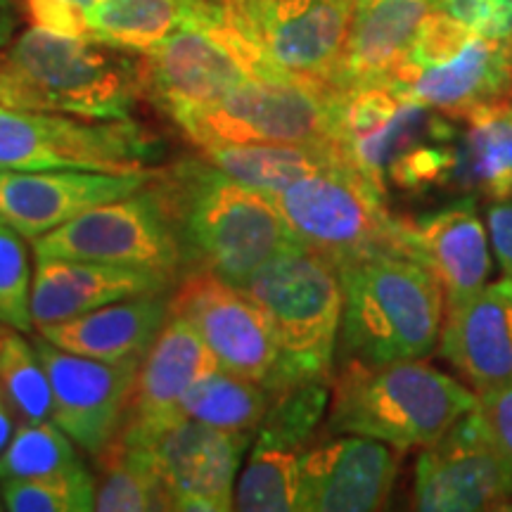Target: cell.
Returning a JSON list of instances; mask_svg holds the SVG:
<instances>
[{
  "label": "cell",
  "mask_w": 512,
  "mask_h": 512,
  "mask_svg": "<svg viewBox=\"0 0 512 512\" xmlns=\"http://www.w3.org/2000/svg\"><path fill=\"white\" fill-rule=\"evenodd\" d=\"M147 188L174 228L183 275L214 273L242 287L273 256L302 245L271 195L223 174L202 152L155 169Z\"/></svg>",
  "instance_id": "1"
},
{
  "label": "cell",
  "mask_w": 512,
  "mask_h": 512,
  "mask_svg": "<svg viewBox=\"0 0 512 512\" xmlns=\"http://www.w3.org/2000/svg\"><path fill=\"white\" fill-rule=\"evenodd\" d=\"M344 290L342 361H420L437 349L444 328V287L406 254L384 252L339 266Z\"/></svg>",
  "instance_id": "2"
},
{
  "label": "cell",
  "mask_w": 512,
  "mask_h": 512,
  "mask_svg": "<svg viewBox=\"0 0 512 512\" xmlns=\"http://www.w3.org/2000/svg\"><path fill=\"white\" fill-rule=\"evenodd\" d=\"M477 406L479 394L422 358L382 366L349 358L332 375L328 432L380 439L399 451L427 448Z\"/></svg>",
  "instance_id": "3"
},
{
  "label": "cell",
  "mask_w": 512,
  "mask_h": 512,
  "mask_svg": "<svg viewBox=\"0 0 512 512\" xmlns=\"http://www.w3.org/2000/svg\"><path fill=\"white\" fill-rule=\"evenodd\" d=\"M271 323L278 370L271 392L306 382H332L342 328L344 290L328 256L294 245L242 285Z\"/></svg>",
  "instance_id": "4"
},
{
  "label": "cell",
  "mask_w": 512,
  "mask_h": 512,
  "mask_svg": "<svg viewBox=\"0 0 512 512\" xmlns=\"http://www.w3.org/2000/svg\"><path fill=\"white\" fill-rule=\"evenodd\" d=\"M3 55L41 112L86 119H131L143 98L140 53L95 38L31 27Z\"/></svg>",
  "instance_id": "5"
},
{
  "label": "cell",
  "mask_w": 512,
  "mask_h": 512,
  "mask_svg": "<svg viewBox=\"0 0 512 512\" xmlns=\"http://www.w3.org/2000/svg\"><path fill=\"white\" fill-rule=\"evenodd\" d=\"M382 83L460 121L512 91V38H484L437 8Z\"/></svg>",
  "instance_id": "6"
},
{
  "label": "cell",
  "mask_w": 512,
  "mask_h": 512,
  "mask_svg": "<svg viewBox=\"0 0 512 512\" xmlns=\"http://www.w3.org/2000/svg\"><path fill=\"white\" fill-rule=\"evenodd\" d=\"M335 88L299 76H254L214 105L171 117L200 150L221 145H337Z\"/></svg>",
  "instance_id": "7"
},
{
  "label": "cell",
  "mask_w": 512,
  "mask_h": 512,
  "mask_svg": "<svg viewBox=\"0 0 512 512\" xmlns=\"http://www.w3.org/2000/svg\"><path fill=\"white\" fill-rule=\"evenodd\" d=\"M294 238L337 266L399 249V219L387 209V190L351 162L299 178L273 197Z\"/></svg>",
  "instance_id": "8"
},
{
  "label": "cell",
  "mask_w": 512,
  "mask_h": 512,
  "mask_svg": "<svg viewBox=\"0 0 512 512\" xmlns=\"http://www.w3.org/2000/svg\"><path fill=\"white\" fill-rule=\"evenodd\" d=\"M162 140L131 119L0 110V171L86 169L126 174L157 159Z\"/></svg>",
  "instance_id": "9"
},
{
  "label": "cell",
  "mask_w": 512,
  "mask_h": 512,
  "mask_svg": "<svg viewBox=\"0 0 512 512\" xmlns=\"http://www.w3.org/2000/svg\"><path fill=\"white\" fill-rule=\"evenodd\" d=\"M268 74L325 81L347 41L354 0H211Z\"/></svg>",
  "instance_id": "10"
},
{
  "label": "cell",
  "mask_w": 512,
  "mask_h": 512,
  "mask_svg": "<svg viewBox=\"0 0 512 512\" xmlns=\"http://www.w3.org/2000/svg\"><path fill=\"white\" fill-rule=\"evenodd\" d=\"M254 76L268 74L264 64L216 17L185 27L159 46L140 53L143 98L166 117L214 105Z\"/></svg>",
  "instance_id": "11"
},
{
  "label": "cell",
  "mask_w": 512,
  "mask_h": 512,
  "mask_svg": "<svg viewBox=\"0 0 512 512\" xmlns=\"http://www.w3.org/2000/svg\"><path fill=\"white\" fill-rule=\"evenodd\" d=\"M34 254L152 268L181 280L183 252L150 188L98 204L64 226L31 240Z\"/></svg>",
  "instance_id": "12"
},
{
  "label": "cell",
  "mask_w": 512,
  "mask_h": 512,
  "mask_svg": "<svg viewBox=\"0 0 512 512\" xmlns=\"http://www.w3.org/2000/svg\"><path fill=\"white\" fill-rule=\"evenodd\" d=\"M332 112L339 150L382 190L392 166L408 152L458 133L456 119L406 98L389 83L335 88Z\"/></svg>",
  "instance_id": "13"
},
{
  "label": "cell",
  "mask_w": 512,
  "mask_h": 512,
  "mask_svg": "<svg viewBox=\"0 0 512 512\" xmlns=\"http://www.w3.org/2000/svg\"><path fill=\"white\" fill-rule=\"evenodd\" d=\"M34 347L53 389V422L88 456H100L124 430L143 358L100 361L69 354L41 335Z\"/></svg>",
  "instance_id": "14"
},
{
  "label": "cell",
  "mask_w": 512,
  "mask_h": 512,
  "mask_svg": "<svg viewBox=\"0 0 512 512\" xmlns=\"http://www.w3.org/2000/svg\"><path fill=\"white\" fill-rule=\"evenodd\" d=\"M171 313L197 330L221 370L273 387L278 347L271 323L242 287L214 273H185L171 292Z\"/></svg>",
  "instance_id": "15"
},
{
  "label": "cell",
  "mask_w": 512,
  "mask_h": 512,
  "mask_svg": "<svg viewBox=\"0 0 512 512\" xmlns=\"http://www.w3.org/2000/svg\"><path fill=\"white\" fill-rule=\"evenodd\" d=\"M121 434V432H119ZM254 434L216 430L178 415L143 441L162 479L169 510H235V484Z\"/></svg>",
  "instance_id": "16"
},
{
  "label": "cell",
  "mask_w": 512,
  "mask_h": 512,
  "mask_svg": "<svg viewBox=\"0 0 512 512\" xmlns=\"http://www.w3.org/2000/svg\"><path fill=\"white\" fill-rule=\"evenodd\" d=\"M413 505L425 512L512 508V475L498 456L479 408L465 413L420 453Z\"/></svg>",
  "instance_id": "17"
},
{
  "label": "cell",
  "mask_w": 512,
  "mask_h": 512,
  "mask_svg": "<svg viewBox=\"0 0 512 512\" xmlns=\"http://www.w3.org/2000/svg\"><path fill=\"white\" fill-rule=\"evenodd\" d=\"M155 169L0 171V221L36 240L98 204L121 200L150 183Z\"/></svg>",
  "instance_id": "18"
},
{
  "label": "cell",
  "mask_w": 512,
  "mask_h": 512,
  "mask_svg": "<svg viewBox=\"0 0 512 512\" xmlns=\"http://www.w3.org/2000/svg\"><path fill=\"white\" fill-rule=\"evenodd\" d=\"M396 475L399 456L394 446L361 434H332V439L302 453L299 510H382L392 496Z\"/></svg>",
  "instance_id": "19"
},
{
  "label": "cell",
  "mask_w": 512,
  "mask_h": 512,
  "mask_svg": "<svg viewBox=\"0 0 512 512\" xmlns=\"http://www.w3.org/2000/svg\"><path fill=\"white\" fill-rule=\"evenodd\" d=\"M176 285L174 275L152 268L36 254L31 318L38 330L124 299L169 294Z\"/></svg>",
  "instance_id": "20"
},
{
  "label": "cell",
  "mask_w": 512,
  "mask_h": 512,
  "mask_svg": "<svg viewBox=\"0 0 512 512\" xmlns=\"http://www.w3.org/2000/svg\"><path fill=\"white\" fill-rule=\"evenodd\" d=\"M399 249L434 273L446 304L482 290L491 275L489 233L472 197L399 223Z\"/></svg>",
  "instance_id": "21"
},
{
  "label": "cell",
  "mask_w": 512,
  "mask_h": 512,
  "mask_svg": "<svg viewBox=\"0 0 512 512\" xmlns=\"http://www.w3.org/2000/svg\"><path fill=\"white\" fill-rule=\"evenodd\" d=\"M439 354L477 392L512 384V278L446 304Z\"/></svg>",
  "instance_id": "22"
},
{
  "label": "cell",
  "mask_w": 512,
  "mask_h": 512,
  "mask_svg": "<svg viewBox=\"0 0 512 512\" xmlns=\"http://www.w3.org/2000/svg\"><path fill=\"white\" fill-rule=\"evenodd\" d=\"M219 368V361L197 330L185 318L171 313L140 361L121 434L131 439L150 437L166 422L178 418V403L192 384Z\"/></svg>",
  "instance_id": "23"
},
{
  "label": "cell",
  "mask_w": 512,
  "mask_h": 512,
  "mask_svg": "<svg viewBox=\"0 0 512 512\" xmlns=\"http://www.w3.org/2000/svg\"><path fill=\"white\" fill-rule=\"evenodd\" d=\"M441 0H366L356 5L332 88L382 83L411 48L415 34Z\"/></svg>",
  "instance_id": "24"
},
{
  "label": "cell",
  "mask_w": 512,
  "mask_h": 512,
  "mask_svg": "<svg viewBox=\"0 0 512 512\" xmlns=\"http://www.w3.org/2000/svg\"><path fill=\"white\" fill-rule=\"evenodd\" d=\"M169 318L171 292L100 306L62 323L38 328V335L69 354L124 361L143 358Z\"/></svg>",
  "instance_id": "25"
},
{
  "label": "cell",
  "mask_w": 512,
  "mask_h": 512,
  "mask_svg": "<svg viewBox=\"0 0 512 512\" xmlns=\"http://www.w3.org/2000/svg\"><path fill=\"white\" fill-rule=\"evenodd\" d=\"M456 164L448 188L479 192L491 200L512 197V102L498 100L460 119Z\"/></svg>",
  "instance_id": "26"
},
{
  "label": "cell",
  "mask_w": 512,
  "mask_h": 512,
  "mask_svg": "<svg viewBox=\"0 0 512 512\" xmlns=\"http://www.w3.org/2000/svg\"><path fill=\"white\" fill-rule=\"evenodd\" d=\"M211 17V0H102L86 10L91 38L131 53H147L176 31L207 24Z\"/></svg>",
  "instance_id": "27"
},
{
  "label": "cell",
  "mask_w": 512,
  "mask_h": 512,
  "mask_svg": "<svg viewBox=\"0 0 512 512\" xmlns=\"http://www.w3.org/2000/svg\"><path fill=\"white\" fill-rule=\"evenodd\" d=\"M202 155L223 174L271 197L325 166L349 162L339 145H221L204 147Z\"/></svg>",
  "instance_id": "28"
},
{
  "label": "cell",
  "mask_w": 512,
  "mask_h": 512,
  "mask_svg": "<svg viewBox=\"0 0 512 512\" xmlns=\"http://www.w3.org/2000/svg\"><path fill=\"white\" fill-rule=\"evenodd\" d=\"M95 510H169L164 484L143 441L119 434L95 456Z\"/></svg>",
  "instance_id": "29"
},
{
  "label": "cell",
  "mask_w": 512,
  "mask_h": 512,
  "mask_svg": "<svg viewBox=\"0 0 512 512\" xmlns=\"http://www.w3.org/2000/svg\"><path fill=\"white\" fill-rule=\"evenodd\" d=\"M271 399L273 392L266 384L219 368L185 392L178 403V415L216 430L256 434Z\"/></svg>",
  "instance_id": "30"
},
{
  "label": "cell",
  "mask_w": 512,
  "mask_h": 512,
  "mask_svg": "<svg viewBox=\"0 0 512 512\" xmlns=\"http://www.w3.org/2000/svg\"><path fill=\"white\" fill-rule=\"evenodd\" d=\"M299 448L266 444L252 439L245 470L235 484V510L242 512H290L299 510L302 484Z\"/></svg>",
  "instance_id": "31"
},
{
  "label": "cell",
  "mask_w": 512,
  "mask_h": 512,
  "mask_svg": "<svg viewBox=\"0 0 512 512\" xmlns=\"http://www.w3.org/2000/svg\"><path fill=\"white\" fill-rule=\"evenodd\" d=\"M88 472L76 444L53 420L17 422L10 444L0 453V482L57 479Z\"/></svg>",
  "instance_id": "32"
},
{
  "label": "cell",
  "mask_w": 512,
  "mask_h": 512,
  "mask_svg": "<svg viewBox=\"0 0 512 512\" xmlns=\"http://www.w3.org/2000/svg\"><path fill=\"white\" fill-rule=\"evenodd\" d=\"M0 389L17 422L53 420V389L34 342L0 328Z\"/></svg>",
  "instance_id": "33"
},
{
  "label": "cell",
  "mask_w": 512,
  "mask_h": 512,
  "mask_svg": "<svg viewBox=\"0 0 512 512\" xmlns=\"http://www.w3.org/2000/svg\"><path fill=\"white\" fill-rule=\"evenodd\" d=\"M0 496L10 512H88L95 510V475L8 479L0 482Z\"/></svg>",
  "instance_id": "34"
},
{
  "label": "cell",
  "mask_w": 512,
  "mask_h": 512,
  "mask_svg": "<svg viewBox=\"0 0 512 512\" xmlns=\"http://www.w3.org/2000/svg\"><path fill=\"white\" fill-rule=\"evenodd\" d=\"M31 273L29 249L24 235L0 221V323L5 328L31 332Z\"/></svg>",
  "instance_id": "35"
},
{
  "label": "cell",
  "mask_w": 512,
  "mask_h": 512,
  "mask_svg": "<svg viewBox=\"0 0 512 512\" xmlns=\"http://www.w3.org/2000/svg\"><path fill=\"white\" fill-rule=\"evenodd\" d=\"M439 10L484 38H512V0H441Z\"/></svg>",
  "instance_id": "36"
},
{
  "label": "cell",
  "mask_w": 512,
  "mask_h": 512,
  "mask_svg": "<svg viewBox=\"0 0 512 512\" xmlns=\"http://www.w3.org/2000/svg\"><path fill=\"white\" fill-rule=\"evenodd\" d=\"M22 5L31 27L53 31V34L62 36L91 38V34H88L86 10L76 8L69 0H22Z\"/></svg>",
  "instance_id": "37"
},
{
  "label": "cell",
  "mask_w": 512,
  "mask_h": 512,
  "mask_svg": "<svg viewBox=\"0 0 512 512\" xmlns=\"http://www.w3.org/2000/svg\"><path fill=\"white\" fill-rule=\"evenodd\" d=\"M479 413L494 441L498 456L512 475V384L510 387L479 392Z\"/></svg>",
  "instance_id": "38"
},
{
  "label": "cell",
  "mask_w": 512,
  "mask_h": 512,
  "mask_svg": "<svg viewBox=\"0 0 512 512\" xmlns=\"http://www.w3.org/2000/svg\"><path fill=\"white\" fill-rule=\"evenodd\" d=\"M486 228L494 256L501 264L503 273L512 278V197L510 200H496L486 211Z\"/></svg>",
  "instance_id": "39"
},
{
  "label": "cell",
  "mask_w": 512,
  "mask_h": 512,
  "mask_svg": "<svg viewBox=\"0 0 512 512\" xmlns=\"http://www.w3.org/2000/svg\"><path fill=\"white\" fill-rule=\"evenodd\" d=\"M0 110H38L34 95L24 86L22 79L12 72L0 50Z\"/></svg>",
  "instance_id": "40"
},
{
  "label": "cell",
  "mask_w": 512,
  "mask_h": 512,
  "mask_svg": "<svg viewBox=\"0 0 512 512\" xmlns=\"http://www.w3.org/2000/svg\"><path fill=\"white\" fill-rule=\"evenodd\" d=\"M24 19L22 0H0V50L10 46Z\"/></svg>",
  "instance_id": "41"
},
{
  "label": "cell",
  "mask_w": 512,
  "mask_h": 512,
  "mask_svg": "<svg viewBox=\"0 0 512 512\" xmlns=\"http://www.w3.org/2000/svg\"><path fill=\"white\" fill-rule=\"evenodd\" d=\"M15 430H17V418L15 413H12L8 399H5L3 389H0V453H3L5 446L10 444Z\"/></svg>",
  "instance_id": "42"
},
{
  "label": "cell",
  "mask_w": 512,
  "mask_h": 512,
  "mask_svg": "<svg viewBox=\"0 0 512 512\" xmlns=\"http://www.w3.org/2000/svg\"><path fill=\"white\" fill-rule=\"evenodd\" d=\"M69 3H74L76 8H81V10H91L98 3H102V0H69Z\"/></svg>",
  "instance_id": "43"
},
{
  "label": "cell",
  "mask_w": 512,
  "mask_h": 512,
  "mask_svg": "<svg viewBox=\"0 0 512 512\" xmlns=\"http://www.w3.org/2000/svg\"><path fill=\"white\" fill-rule=\"evenodd\" d=\"M0 510H5V503H3V496H0Z\"/></svg>",
  "instance_id": "44"
},
{
  "label": "cell",
  "mask_w": 512,
  "mask_h": 512,
  "mask_svg": "<svg viewBox=\"0 0 512 512\" xmlns=\"http://www.w3.org/2000/svg\"><path fill=\"white\" fill-rule=\"evenodd\" d=\"M354 3H356V5H361V3H366V0H354Z\"/></svg>",
  "instance_id": "45"
},
{
  "label": "cell",
  "mask_w": 512,
  "mask_h": 512,
  "mask_svg": "<svg viewBox=\"0 0 512 512\" xmlns=\"http://www.w3.org/2000/svg\"><path fill=\"white\" fill-rule=\"evenodd\" d=\"M0 325H3V323H0Z\"/></svg>",
  "instance_id": "46"
}]
</instances>
